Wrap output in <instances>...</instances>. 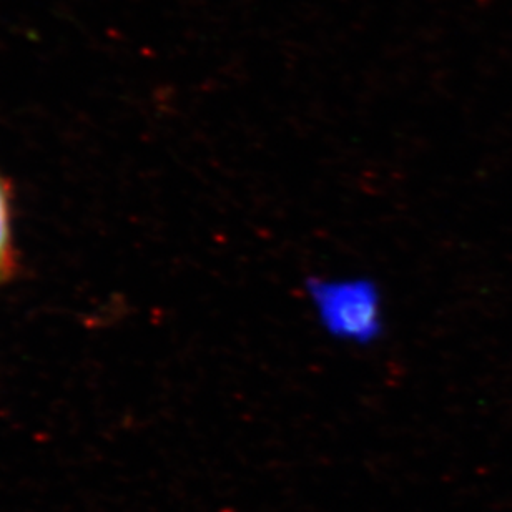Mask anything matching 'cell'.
<instances>
[{"label":"cell","instance_id":"1","mask_svg":"<svg viewBox=\"0 0 512 512\" xmlns=\"http://www.w3.org/2000/svg\"><path fill=\"white\" fill-rule=\"evenodd\" d=\"M305 303L321 335L351 350L380 345L388 305L380 281L360 271L323 273L305 281Z\"/></svg>","mask_w":512,"mask_h":512},{"label":"cell","instance_id":"2","mask_svg":"<svg viewBox=\"0 0 512 512\" xmlns=\"http://www.w3.org/2000/svg\"><path fill=\"white\" fill-rule=\"evenodd\" d=\"M10 233L9 212H7V197L4 185L0 182V280L10 268Z\"/></svg>","mask_w":512,"mask_h":512}]
</instances>
